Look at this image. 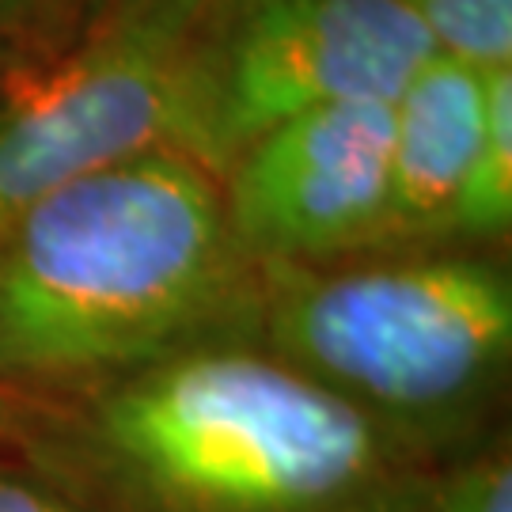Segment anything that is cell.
<instances>
[{
    "label": "cell",
    "mask_w": 512,
    "mask_h": 512,
    "mask_svg": "<svg viewBox=\"0 0 512 512\" xmlns=\"http://www.w3.org/2000/svg\"><path fill=\"white\" fill-rule=\"evenodd\" d=\"M482 129V73L429 57L391 99L384 251L452 243V213Z\"/></svg>",
    "instance_id": "cell-7"
},
{
    "label": "cell",
    "mask_w": 512,
    "mask_h": 512,
    "mask_svg": "<svg viewBox=\"0 0 512 512\" xmlns=\"http://www.w3.org/2000/svg\"><path fill=\"white\" fill-rule=\"evenodd\" d=\"M239 342L270 353L429 463L505 433L512 270L490 247H391L258 266Z\"/></svg>",
    "instance_id": "cell-3"
},
{
    "label": "cell",
    "mask_w": 512,
    "mask_h": 512,
    "mask_svg": "<svg viewBox=\"0 0 512 512\" xmlns=\"http://www.w3.org/2000/svg\"><path fill=\"white\" fill-rule=\"evenodd\" d=\"M391 103H334L262 133L220 175L228 228L255 266L384 251Z\"/></svg>",
    "instance_id": "cell-6"
},
{
    "label": "cell",
    "mask_w": 512,
    "mask_h": 512,
    "mask_svg": "<svg viewBox=\"0 0 512 512\" xmlns=\"http://www.w3.org/2000/svg\"><path fill=\"white\" fill-rule=\"evenodd\" d=\"M19 410H23V399L8 395V391H0V456H4V448H8V437H12V429H16Z\"/></svg>",
    "instance_id": "cell-14"
},
{
    "label": "cell",
    "mask_w": 512,
    "mask_h": 512,
    "mask_svg": "<svg viewBox=\"0 0 512 512\" xmlns=\"http://www.w3.org/2000/svg\"><path fill=\"white\" fill-rule=\"evenodd\" d=\"M258 274L190 156L148 148L88 171L0 224V391L61 399L239 342Z\"/></svg>",
    "instance_id": "cell-2"
},
{
    "label": "cell",
    "mask_w": 512,
    "mask_h": 512,
    "mask_svg": "<svg viewBox=\"0 0 512 512\" xmlns=\"http://www.w3.org/2000/svg\"><path fill=\"white\" fill-rule=\"evenodd\" d=\"M433 57L490 73L512 65V0H403Z\"/></svg>",
    "instance_id": "cell-9"
},
{
    "label": "cell",
    "mask_w": 512,
    "mask_h": 512,
    "mask_svg": "<svg viewBox=\"0 0 512 512\" xmlns=\"http://www.w3.org/2000/svg\"><path fill=\"white\" fill-rule=\"evenodd\" d=\"M512 232V65L482 73V129L452 213V243L505 251Z\"/></svg>",
    "instance_id": "cell-8"
},
{
    "label": "cell",
    "mask_w": 512,
    "mask_h": 512,
    "mask_svg": "<svg viewBox=\"0 0 512 512\" xmlns=\"http://www.w3.org/2000/svg\"><path fill=\"white\" fill-rule=\"evenodd\" d=\"M429 57L403 0H258L194 31L171 148L220 179L243 148L300 114L391 103Z\"/></svg>",
    "instance_id": "cell-5"
},
{
    "label": "cell",
    "mask_w": 512,
    "mask_h": 512,
    "mask_svg": "<svg viewBox=\"0 0 512 512\" xmlns=\"http://www.w3.org/2000/svg\"><path fill=\"white\" fill-rule=\"evenodd\" d=\"M0 512H88L46 478L27 471L16 459L0 456Z\"/></svg>",
    "instance_id": "cell-11"
},
{
    "label": "cell",
    "mask_w": 512,
    "mask_h": 512,
    "mask_svg": "<svg viewBox=\"0 0 512 512\" xmlns=\"http://www.w3.org/2000/svg\"><path fill=\"white\" fill-rule=\"evenodd\" d=\"M421 512H512L509 433L444 463Z\"/></svg>",
    "instance_id": "cell-10"
},
{
    "label": "cell",
    "mask_w": 512,
    "mask_h": 512,
    "mask_svg": "<svg viewBox=\"0 0 512 512\" xmlns=\"http://www.w3.org/2000/svg\"><path fill=\"white\" fill-rule=\"evenodd\" d=\"M194 0H80L0 54V224L57 186L171 148Z\"/></svg>",
    "instance_id": "cell-4"
},
{
    "label": "cell",
    "mask_w": 512,
    "mask_h": 512,
    "mask_svg": "<svg viewBox=\"0 0 512 512\" xmlns=\"http://www.w3.org/2000/svg\"><path fill=\"white\" fill-rule=\"evenodd\" d=\"M4 456L88 512H421L444 467L247 342L23 399Z\"/></svg>",
    "instance_id": "cell-1"
},
{
    "label": "cell",
    "mask_w": 512,
    "mask_h": 512,
    "mask_svg": "<svg viewBox=\"0 0 512 512\" xmlns=\"http://www.w3.org/2000/svg\"><path fill=\"white\" fill-rule=\"evenodd\" d=\"M258 0H194V12H198V27L213 23V19H224L239 12V8H251Z\"/></svg>",
    "instance_id": "cell-13"
},
{
    "label": "cell",
    "mask_w": 512,
    "mask_h": 512,
    "mask_svg": "<svg viewBox=\"0 0 512 512\" xmlns=\"http://www.w3.org/2000/svg\"><path fill=\"white\" fill-rule=\"evenodd\" d=\"M76 4L80 0H0V54L73 12Z\"/></svg>",
    "instance_id": "cell-12"
}]
</instances>
